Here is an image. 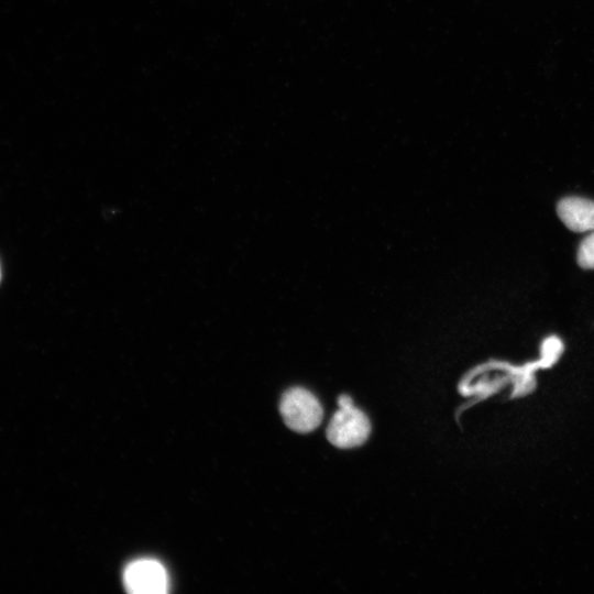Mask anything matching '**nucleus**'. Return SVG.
<instances>
[{"instance_id": "1", "label": "nucleus", "mask_w": 594, "mask_h": 594, "mask_svg": "<svg viewBox=\"0 0 594 594\" xmlns=\"http://www.w3.org/2000/svg\"><path fill=\"white\" fill-rule=\"evenodd\" d=\"M338 410L333 414L326 436L328 441L339 449H352L362 446L371 433L367 416L353 406L349 395L338 398Z\"/></svg>"}, {"instance_id": "2", "label": "nucleus", "mask_w": 594, "mask_h": 594, "mask_svg": "<svg viewBox=\"0 0 594 594\" xmlns=\"http://www.w3.org/2000/svg\"><path fill=\"white\" fill-rule=\"evenodd\" d=\"M279 413L285 425L298 433L317 429L323 417L318 398L302 387H292L282 395Z\"/></svg>"}, {"instance_id": "3", "label": "nucleus", "mask_w": 594, "mask_h": 594, "mask_svg": "<svg viewBox=\"0 0 594 594\" xmlns=\"http://www.w3.org/2000/svg\"><path fill=\"white\" fill-rule=\"evenodd\" d=\"M123 583L127 591L133 594H163L168 587V576L158 561L140 559L127 565Z\"/></svg>"}, {"instance_id": "4", "label": "nucleus", "mask_w": 594, "mask_h": 594, "mask_svg": "<svg viewBox=\"0 0 594 594\" xmlns=\"http://www.w3.org/2000/svg\"><path fill=\"white\" fill-rule=\"evenodd\" d=\"M557 211L570 230L594 231V201L581 197H566L559 201Z\"/></svg>"}, {"instance_id": "5", "label": "nucleus", "mask_w": 594, "mask_h": 594, "mask_svg": "<svg viewBox=\"0 0 594 594\" xmlns=\"http://www.w3.org/2000/svg\"><path fill=\"white\" fill-rule=\"evenodd\" d=\"M578 263L583 268H594V231L582 240L578 250Z\"/></svg>"}, {"instance_id": "6", "label": "nucleus", "mask_w": 594, "mask_h": 594, "mask_svg": "<svg viewBox=\"0 0 594 594\" xmlns=\"http://www.w3.org/2000/svg\"><path fill=\"white\" fill-rule=\"evenodd\" d=\"M0 279H1V268H0Z\"/></svg>"}]
</instances>
